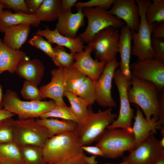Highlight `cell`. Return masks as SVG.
<instances>
[{
    "instance_id": "cell-35",
    "label": "cell",
    "mask_w": 164,
    "mask_h": 164,
    "mask_svg": "<svg viewBox=\"0 0 164 164\" xmlns=\"http://www.w3.org/2000/svg\"><path fill=\"white\" fill-rule=\"evenodd\" d=\"M14 120L12 117L0 121V144L13 142L12 126Z\"/></svg>"
},
{
    "instance_id": "cell-6",
    "label": "cell",
    "mask_w": 164,
    "mask_h": 164,
    "mask_svg": "<svg viewBox=\"0 0 164 164\" xmlns=\"http://www.w3.org/2000/svg\"><path fill=\"white\" fill-rule=\"evenodd\" d=\"M96 146L101 150L104 157L111 159L121 156L125 152L136 148L132 132L119 128L105 130Z\"/></svg>"
},
{
    "instance_id": "cell-31",
    "label": "cell",
    "mask_w": 164,
    "mask_h": 164,
    "mask_svg": "<svg viewBox=\"0 0 164 164\" xmlns=\"http://www.w3.org/2000/svg\"><path fill=\"white\" fill-rule=\"evenodd\" d=\"M145 17L151 24L164 22V0H153L146 9Z\"/></svg>"
},
{
    "instance_id": "cell-42",
    "label": "cell",
    "mask_w": 164,
    "mask_h": 164,
    "mask_svg": "<svg viewBox=\"0 0 164 164\" xmlns=\"http://www.w3.org/2000/svg\"><path fill=\"white\" fill-rule=\"evenodd\" d=\"M27 7L31 14L35 15L43 0H25Z\"/></svg>"
},
{
    "instance_id": "cell-29",
    "label": "cell",
    "mask_w": 164,
    "mask_h": 164,
    "mask_svg": "<svg viewBox=\"0 0 164 164\" xmlns=\"http://www.w3.org/2000/svg\"><path fill=\"white\" fill-rule=\"evenodd\" d=\"M73 93L91 106L96 99V82L87 77Z\"/></svg>"
},
{
    "instance_id": "cell-47",
    "label": "cell",
    "mask_w": 164,
    "mask_h": 164,
    "mask_svg": "<svg viewBox=\"0 0 164 164\" xmlns=\"http://www.w3.org/2000/svg\"><path fill=\"white\" fill-rule=\"evenodd\" d=\"M96 156L94 155L88 157L85 154L84 155V159L88 164H98V162L96 160Z\"/></svg>"
},
{
    "instance_id": "cell-32",
    "label": "cell",
    "mask_w": 164,
    "mask_h": 164,
    "mask_svg": "<svg viewBox=\"0 0 164 164\" xmlns=\"http://www.w3.org/2000/svg\"><path fill=\"white\" fill-rule=\"evenodd\" d=\"M87 77L75 67L64 68V83L65 91L73 93Z\"/></svg>"
},
{
    "instance_id": "cell-21",
    "label": "cell",
    "mask_w": 164,
    "mask_h": 164,
    "mask_svg": "<svg viewBox=\"0 0 164 164\" xmlns=\"http://www.w3.org/2000/svg\"><path fill=\"white\" fill-rule=\"evenodd\" d=\"M34 34L45 37L51 43H55L57 46L68 48L70 53L73 54L84 51L83 42L79 37L73 38L64 36L61 35L56 29L51 30L46 26L45 29H38Z\"/></svg>"
},
{
    "instance_id": "cell-52",
    "label": "cell",
    "mask_w": 164,
    "mask_h": 164,
    "mask_svg": "<svg viewBox=\"0 0 164 164\" xmlns=\"http://www.w3.org/2000/svg\"><path fill=\"white\" fill-rule=\"evenodd\" d=\"M3 5L0 2V14L3 10V9L4 8Z\"/></svg>"
},
{
    "instance_id": "cell-38",
    "label": "cell",
    "mask_w": 164,
    "mask_h": 164,
    "mask_svg": "<svg viewBox=\"0 0 164 164\" xmlns=\"http://www.w3.org/2000/svg\"><path fill=\"white\" fill-rule=\"evenodd\" d=\"M114 0H91L86 2H77L75 5L77 9L85 8L99 7L106 10L112 5Z\"/></svg>"
},
{
    "instance_id": "cell-24",
    "label": "cell",
    "mask_w": 164,
    "mask_h": 164,
    "mask_svg": "<svg viewBox=\"0 0 164 164\" xmlns=\"http://www.w3.org/2000/svg\"><path fill=\"white\" fill-rule=\"evenodd\" d=\"M26 57L23 51L14 50L5 45L0 38V72L8 71L13 73L21 60Z\"/></svg>"
},
{
    "instance_id": "cell-50",
    "label": "cell",
    "mask_w": 164,
    "mask_h": 164,
    "mask_svg": "<svg viewBox=\"0 0 164 164\" xmlns=\"http://www.w3.org/2000/svg\"><path fill=\"white\" fill-rule=\"evenodd\" d=\"M159 143L161 147L164 149V136L160 140H159Z\"/></svg>"
},
{
    "instance_id": "cell-11",
    "label": "cell",
    "mask_w": 164,
    "mask_h": 164,
    "mask_svg": "<svg viewBox=\"0 0 164 164\" xmlns=\"http://www.w3.org/2000/svg\"><path fill=\"white\" fill-rule=\"evenodd\" d=\"M132 75L153 83L159 92L164 89V63L154 58L138 60L130 64Z\"/></svg>"
},
{
    "instance_id": "cell-37",
    "label": "cell",
    "mask_w": 164,
    "mask_h": 164,
    "mask_svg": "<svg viewBox=\"0 0 164 164\" xmlns=\"http://www.w3.org/2000/svg\"><path fill=\"white\" fill-rule=\"evenodd\" d=\"M28 43L32 46L42 50L49 57L52 58L53 56V48L51 43L45 39L42 36L35 35Z\"/></svg>"
},
{
    "instance_id": "cell-25",
    "label": "cell",
    "mask_w": 164,
    "mask_h": 164,
    "mask_svg": "<svg viewBox=\"0 0 164 164\" xmlns=\"http://www.w3.org/2000/svg\"><path fill=\"white\" fill-rule=\"evenodd\" d=\"M40 125L46 128L49 138L62 133L74 132L78 123L74 121L53 118H39L36 119Z\"/></svg>"
},
{
    "instance_id": "cell-9",
    "label": "cell",
    "mask_w": 164,
    "mask_h": 164,
    "mask_svg": "<svg viewBox=\"0 0 164 164\" xmlns=\"http://www.w3.org/2000/svg\"><path fill=\"white\" fill-rule=\"evenodd\" d=\"M113 79L119 95L120 110L117 118L107 127V129L121 128L132 132V121L135 115L134 110L131 107L128 97L130 81L123 75L119 69L115 70Z\"/></svg>"
},
{
    "instance_id": "cell-53",
    "label": "cell",
    "mask_w": 164,
    "mask_h": 164,
    "mask_svg": "<svg viewBox=\"0 0 164 164\" xmlns=\"http://www.w3.org/2000/svg\"></svg>"
},
{
    "instance_id": "cell-48",
    "label": "cell",
    "mask_w": 164,
    "mask_h": 164,
    "mask_svg": "<svg viewBox=\"0 0 164 164\" xmlns=\"http://www.w3.org/2000/svg\"><path fill=\"white\" fill-rule=\"evenodd\" d=\"M2 72H0V74ZM3 94L2 87L0 85V110L2 109L3 108Z\"/></svg>"
},
{
    "instance_id": "cell-14",
    "label": "cell",
    "mask_w": 164,
    "mask_h": 164,
    "mask_svg": "<svg viewBox=\"0 0 164 164\" xmlns=\"http://www.w3.org/2000/svg\"><path fill=\"white\" fill-rule=\"evenodd\" d=\"M92 46L91 43L80 53L74 54V67L96 82L102 73L106 62L94 59L91 57Z\"/></svg>"
},
{
    "instance_id": "cell-12",
    "label": "cell",
    "mask_w": 164,
    "mask_h": 164,
    "mask_svg": "<svg viewBox=\"0 0 164 164\" xmlns=\"http://www.w3.org/2000/svg\"><path fill=\"white\" fill-rule=\"evenodd\" d=\"M152 134L142 143L125 156L123 161L132 164H154L164 156V149L160 146L159 140Z\"/></svg>"
},
{
    "instance_id": "cell-26",
    "label": "cell",
    "mask_w": 164,
    "mask_h": 164,
    "mask_svg": "<svg viewBox=\"0 0 164 164\" xmlns=\"http://www.w3.org/2000/svg\"><path fill=\"white\" fill-rule=\"evenodd\" d=\"M61 0H43L35 15L40 22H51L62 13Z\"/></svg>"
},
{
    "instance_id": "cell-19",
    "label": "cell",
    "mask_w": 164,
    "mask_h": 164,
    "mask_svg": "<svg viewBox=\"0 0 164 164\" xmlns=\"http://www.w3.org/2000/svg\"><path fill=\"white\" fill-rule=\"evenodd\" d=\"M44 70L40 60L37 59L29 60L26 57L19 63L15 72L19 77L37 86L43 78Z\"/></svg>"
},
{
    "instance_id": "cell-23",
    "label": "cell",
    "mask_w": 164,
    "mask_h": 164,
    "mask_svg": "<svg viewBox=\"0 0 164 164\" xmlns=\"http://www.w3.org/2000/svg\"><path fill=\"white\" fill-rule=\"evenodd\" d=\"M29 24L24 23L10 26L4 32L3 43L14 50H19L26 41L30 30Z\"/></svg>"
},
{
    "instance_id": "cell-30",
    "label": "cell",
    "mask_w": 164,
    "mask_h": 164,
    "mask_svg": "<svg viewBox=\"0 0 164 164\" xmlns=\"http://www.w3.org/2000/svg\"><path fill=\"white\" fill-rule=\"evenodd\" d=\"M19 148L24 164H48L44 159L42 147L28 145Z\"/></svg>"
},
{
    "instance_id": "cell-17",
    "label": "cell",
    "mask_w": 164,
    "mask_h": 164,
    "mask_svg": "<svg viewBox=\"0 0 164 164\" xmlns=\"http://www.w3.org/2000/svg\"><path fill=\"white\" fill-rule=\"evenodd\" d=\"M50 81L40 87L41 95L43 98L52 99L56 105H67L63 99L65 91L64 86V68L58 67L51 71Z\"/></svg>"
},
{
    "instance_id": "cell-36",
    "label": "cell",
    "mask_w": 164,
    "mask_h": 164,
    "mask_svg": "<svg viewBox=\"0 0 164 164\" xmlns=\"http://www.w3.org/2000/svg\"><path fill=\"white\" fill-rule=\"evenodd\" d=\"M21 93L26 99L34 101H41L43 99L37 86L26 80L24 82Z\"/></svg>"
},
{
    "instance_id": "cell-5",
    "label": "cell",
    "mask_w": 164,
    "mask_h": 164,
    "mask_svg": "<svg viewBox=\"0 0 164 164\" xmlns=\"http://www.w3.org/2000/svg\"><path fill=\"white\" fill-rule=\"evenodd\" d=\"M140 15V22L137 32H131L133 44L132 54L138 60L154 58V53L152 46V32L155 25L146 21L145 17L146 9L151 2L149 0H136Z\"/></svg>"
},
{
    "instance_id": "cell-51",
    "label": "cell",
    "mask_w": 164,
    "mask_h": 164,
    "mask_svg": "<svg viewBox=\"0 0 164 164\" xmlns=\"http://www.w3.org/2000/svg\"><path fill=\"white\" fill-rule=\"evenodd\" d=\"M104 164H131V163L128 162L123 161L122 162L120 163H112L107 162L105 163Z\"/></svg>"
},
{
    "instance_id": "cell-44",
    "label": "cell",
    "mask_w": 164,
    "mask_h": 164,
    "mask_svg": "<svg viewBox=\"0 0 164 164\" xmlns=\"http://www.w3.org/2000/svg\"><path fill=\"white\" fill-rule=\"evenodd\" d=\"M77 0H62L61 7L62 13L71 11L72 8L75 6Z\"/></svg>"
},
{
    "instance_id": "cell-2",
    "label": "cell",
    "mask_w": 164,
    "mask_h": 164,
    "mask_svg": "<svg viewBox=\"0 0 164 164\" xmlns=\"http://www.w3.org/2000/svg\"><path fill=\"white\" fill-rule=\"evenodd\" d=\"M82 146L75 132L55 135L42 146L43 157L48 164H61L82 155Z\"/></svg>"
},
{
    "instance_id": "cell-33",
    "label": "cell",
    "mask_w": 164,
    "mask_h": 164,
    "mask_svg": "<svg viewBox=\"0 0 164 164\" xmlns=\"http://www.w3.org/2000/svg\"><path fill=\"white\" fill-rule=\"evenodd\" d=\"M54 54L51 58L58 67L67 68L71 67L75 61L74 54L66 52L63 47L57 46L53 47Z\"/></svg>"
},
{
    "instance_id": "cell-13",
    "label": "cell",
    "mask_w": 164,
    "mask_h": 164,
    "mask_svg": "<svg viewBox=\"0 0 164 164\" xmlns=\"http://www.w3.org/2000/svg\"><path fill=\"white\" fill-rule=\"evenodd\" d=\"M116 58L107 62L103 71L96 82V97L95 101L104 108L115 107L117 104L111 94L113 79L115 70L119 66Z\"/></svg>"
},
{
    "instance_id": "cell-15",
    "label": "cell",
    "mask_w": 164,
    "mask_h": 164,
    "mask_svg": "<svg viewBox=\"0 0 164 164\" xmlns=\"http://www.w3.org/2000/svg\"><path fill=\"white\" fill-rule=\"evenodd\" d=\"M134 0H114L109 12L121 20L131 32H137L140 22L139 9Z\"/></svg>"
},
{
    "instance_id": "cell-18",
    "label": "cell",
    "mask_w": 164,
    "mask_h": 164,
    "mask_svg": "<svg viewBox=\"0 0 164 164\" xmlns=\"http://www.w3.org/2000/svg\"><path fill=\"white\" fill-rule=\"evenodd\" d=\"M84 16L82 9H77L75 13L71 11L62 13L57 19L55 29L64 36L75 38L79 29L84 25Z\"/></svg>"
},
{
    "instance_id": "cell-41",
    "label": "cell",
    "mask_w": 164,
    "mask_h": 164,
    "mask_svg": "<svg viewBox=\"0 0 164 164\" xmlns=\"http://www.w3.org/2000/svg\"><path fill=\"white\" fill-rule=\"evenodd\" d=\"M152 38L164 39V22L155 25L152 32Z\"/></svg>"
},
{
    "instance_id": "cell-45",
    "label": "cell",
    "mask_w": 164,
    "mask_h": 164,
    "mask_svg": "<svg viewBox=\"0 0 164 164\" xmlns=\"http://www.w3.org/2000/svg\"><path fill=\"white\" fill-rule=\"evenodd\" d=\"M84 153L82 155L61 164H88L85 160Z\"/></svg>"
},
{
    "instance_id": "cell-27",
    "label": "cell",
    "mask_w": 164,
    "mask_h": 164,
    "mask_svg": "<svg viewBox=\"0 0 164 164\" xmlns=\"http://www.w3.org/2000/svg\"><path fill=\"white\" fill-rule=\"evenodd\" d=\"M24 164L19 148L13 142L0 144V164Z\"/></svg>"
},
{
    "instance_id": "cell-43",
    "label": "cell",
    "mask_w": 164,
    "mask_h": 164,
    "mask_svg": "<svg viewBox=\"0 0 164 164\" xmlns=\"http://www.w3.org/2000/svg\"><path fill=\"white\" fill-rule=\"evenodd\" d=\"M82 149L88 153L93 155L104 157L103 153L101 150L96 146L88 145L82 146Z\"/></svg>"
},
{
    "instance_id": "cell-46",
    "label": "cell",
    "mask_w": 164,
    "mask_h": 164,
    "mask_svg": "<svg viewBox=\"0 0 164 164\" xmlns=\"http://www.w3.org/2000/svg\"><path fill=\"white\" fill-rule=\"evenodd\" d=\"M15 115L3 108L0 110V121L8 118L12 117Z\"/></svg>"
},
{
    "instance_id": "cell-22",
    "label": "cell",
    "mask_w": 164,
    "mask_h": 164,
    "mask_svg": "<svg viewBox=\"0 0 164 164\" xmlns=\"http://www.w3.org/2000/svg\"><path fill=\"white\" fill-rule=\"evenodd\" d=\"M40 22L32 14L22 12L13 13L9 10H3L0 14V32L4 33L10 26L24 23L37 27Z\"/></svg>"
},
{
    "instance_id": "cell-28",
    "label": "cell",
    "mask_w": 164,
    "mask_h": 164,
    "mask_svg": "<svg viewBox=\"0 0 164 164\" xmlns=\"http://www.w3.org/2000/svg\"><path fill=\"white\" fill-rule=\"evenodd\" d=\"M64 96L69 101L73 113L77 118L78 124L85 122L88 113V106L84 100L74 93L65 91Z\"/></svg>"
},
{
    "instance_id": "cell-39",
    "label": "cell",
    "mask_w": 164,
    "mask_h": 164,
    "mask_svg": "<svg viewBox=\"0 0 164 164\" xmlns=\"http://www.w3.org/2000/svg\"><path fill=\"white\" fill-rule=\"evenodd\" d=\"M0 2L4 8L11 9L15 13L22 12L31 14L24 0H0Z\"/></svg>"
},
{
    "instance_id": "cell-20",
    "label": "cell",
    "mask_w": 164,
    "mask_h": 164,
    "mask_svg": "<svg viewBox=\"0 0 164 164\" xmlns=\"http://www.w3.org/2000/svg\"><path fill=\"white\" fill-rule=\"evenodd\" d=\"M132 41L131 32L125 25L121 28L118 44V52L121 57L119 69L123 75L130 81L132 75L130 68Z\"/></svg>"
},
{
    "instance_id": "cell-3",
    "label": "cell",
    "mask_w": 164,
    "mask_h": 164,
    "mask_svg": "<svg viewBox=\"0 0 164 164\" xmlns=\"http://www.w3.org/2000/svg\"><path fill=\"white\" fill-rule=\"evenodd\" d=\"M112 108L94 113L90 106L88 107L87 118L84 123L78 124L74 131L82 146L88 145L98 140L105 129L116 118Z\"/></svg>"
},
{
    "instance_id": "cell-34",
    "label": "cell",
    "mask_w": 164,
    "mask_h": 164,
    "mask_svg": "<svg viewBox=\"0 0 164 164\" xmlns=\"http://www.w3.org/2000/svg\"><path fill=\"white\" fill-rule=\"evenodd\" d=\"M40 118H58L63 120L73 121L78 123L77 120L73 113L70 106L56 105L51 110L45 113Z\"/></svg>"
},
{
    "instance_id": "cell-8",
    "label": "cell",
    "mask_w": 164,
    "mask_h": 164,
    "mask_svg": "<svg viewBox=\"0 0 164 164\" xmlns=\"http://www.w3.org/2000/svg\"><path fill=\"white\" fill-rule=\"evenodd\" d=\"M84 14L87 19V26L85 31L77 36L83 42H91L95 35L107 27L118 29L125 25L122 20L108 11L99 7L86 8Z\"/></svg>"
},
{
    "instance_id": "cell-1",
    "label": "cell",
    "mask_w": 164,
    "mask_h": 164,
    "mask_svg": "<svg viewBox=\"0 0 164 164\" xmlns=\"http://www.w3.org/2000/svg\"><path fill=\"white\" fill-rule=\"evenodd\" d=\"M130 81L132 86L128 91L129 103L140 107L147 120L150 121L152 116L157 117L164 124V93L159 94L153 83L132 75Z\"/></svg>"
},
{
    "instance_id": "cell-4",
    "label": "cell",
    "mask_w": 164,
    "mask_h": 164,
    "mask_svg": "<svg viewBox=\"0 0 164 164\" xmlns=\"http://www.w3.org/2000/svg\"><path fill=\"white\" fill-rule=\"evenodd\" d=\"M3 109L18 116V119L39 118L42 114L53 109L56 106L53 100L24 101L17 94L8 89L3 96Z\"/></svg>"
},
{
    "instance_id": "cell-40",
    "label": "cell",
    "mask_w": 164,
    "mask_h": 164,
    "mask_svg": "<svg viewBox=\"0 0 164 164\" xmlns=\"http://www.w3.org/2000/svg\"><path fill=\"white\" fill-rule=\"evenodd\" d=\"M152 46L155 59L164 63V39L152 38Z\"/></svg>"
},
{
    "instance_id": "cell-7",
    "label": "cell",
    "mask_w": 164,
    "mask_h": 164,
    "mask_svg": "<svg viewBox=\"0 0 164 164\" xmlns=\"http://www.w3.org/2000/svg\"><path fill=\"white\" fill-rule=\"evenodd\" d=\"M12 133L13 142L19 147L28 145L42 147L49 138L46 128L35 118L14 120Z\"/></svg>"
},
{
    "instance_id": "cell-10",
    "label": "cell",
    "mask_w": 164,
    "mask_h": 164,
    "mask_svg": "<svg viewBox=\"0 0 164 164\" xmlns=\"http://www.w3.org/2000/svg\"><path fill=\"white\" fill-rule=\"evenodd\" d=\"M120 35L118 29L113 27H107L95 35L90 43L95 59L107 63L116 58Z\"/></svg>"
},
{
    "instance_id": "cell-16",
    "label": "cell",
    "mask_w": 164,
    "mask_h": 164,
    "mask_svg": "<svg viewBox=\"0 0 164 164\" xmlns=\"http://www.w3.org/2000/svg\"><path fill=\"white\" fill-rule=\"evenodd\" d=\"M135 106L137 110L132 126V132L136 148L150 135L155 134L157 129H164V125L159 121V117L152 116L150 121H148L144 117L142 111L139 107L136 105Z\"/></svg>"
},
{
    "instance_id": "cell-49",
    "label": "cell",
    "mask_w": 164,
    "mask_h": 164,
    "mask_svg": "<svg viewBox=\"0 0 164 164\" xmlns=\"http://www.w3.org/2000/svg\"><path fill=\"white\" fill-rule=\"evenodd\" d=\"M154 164H164V156L161 158Z\"/></svg>"
}]
</instances>
